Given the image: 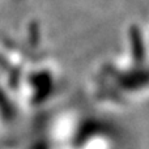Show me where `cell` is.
I'll use <instances>...</instances> for the list:
<instances>
[{"label": "cell", "mask_w": 149, "mask_h": 149, "mask_svg": "<svg viewBox=\"0 0 149 149\" xmlns=\"http://www.w3.org/2000/svg\"><path fill=\"white\" fill-rule=\"evenodd\" d=\"M95 97L106 109H127L149 98V46L131 26L122 52L106 58L94 79Z\"/></svg>", "instance_id": "cell-1"}, {"label": "cell", "mask_w": 149, "mask_h": 149, "mask_svg": "<svg viewBox=\"0 0 149 149\" xmlns=\"http://www.w3.org/2000/svg\"><path fill=\"white\" fill-rule=\"evenodd\" d=\"M144 36H145V39H147L148 46H149V25H148V29H147V30H144Z\"/></svg>", "instance_id": "cell-2"}]
</instances>
